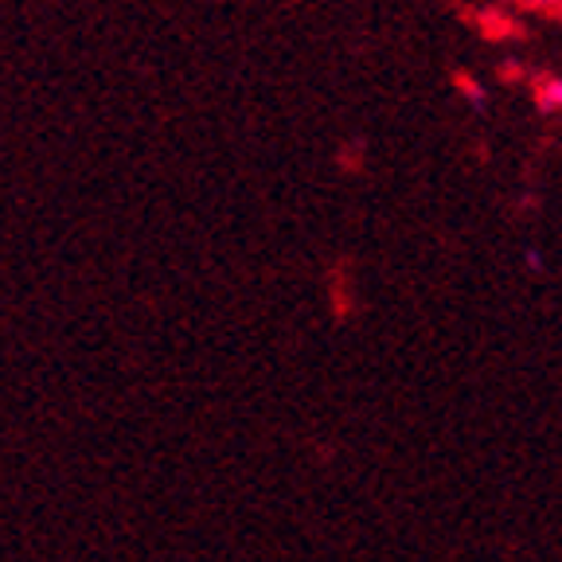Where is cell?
Returning a JSON list of instances; mask_svg holds the SVG:
<instances>
[{
    "label": "cell",
    "instance_id": "cell-3",
    "mask_svg": "<svg viewBox=\"0 0 562 562\" xmlns=\"http://www.w3.org/2000/svg\"><path fill=\"white\" fill-rule=\"evenodd\" d=\"M527 266H536V270H543V258H539L536 250H527Z\"/></svg>",
    "mask_w": 562,
    "mask_h": 562
},
{
    "label": "cell",
    "instance_id": "cell-2",
    "mask_svg": "<svg viewBox=\"0 0 562 562\" xmlns=\"http://www.w3.org/2000/svg\"><path fill=\"white\" fill-rule=\"evenodd\" d=\"M536 9H547V12H559L562 9V0H531Z\"/></svg>",
    "mask_w": 562,
    "mask_h": 562
},
{
    "label": "cell",
    "instance_id": "cell-1",
    "mask_svg": "<svg viewBox=\"0 0 562 562\" xmlns=\"http://www.w3.org/2000/svg\"><path fill=\"white\" fill-rule=\"evenodd\" d=\"M539 98H543V105H562V82L559 79H551V82H543V90H539Z\"/></svg>",
    "mask_w": 562,
    "mask_h": 562
}]
</instances>
